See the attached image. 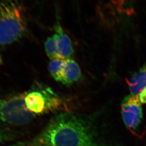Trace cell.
Listing matches in <instances>:
<instances>
[{
  "label": "cell",
  "instance_id": "8992f818",
  "mask_svg": "<svg viewBox=\"0 0 146 146\" xmlns=\"http://www.w3.org/2000/svg\"><path fill=\"white\" fill-rule=\"evenodd\" d=\"M127 84L130 94L137 96L142 104H146V62L131 75Z\"/></svg>",
  "mask_w": 146,
  "mask_h": 146
},
{
  "label": "cell",
  "instance_id": "5b68a950",
  "mask_svg": "<svg viewBox=\"0 0 146 146\" xmlns=\"http://www.w3.org/2000/svg\"><path fill=\"white\" fill-rule=\"evenodd\" d=\"M142 104L137 96L131 94L125 96L122 101V118L125 127L131 131H135L143 119Z\"/></svg>",
  "mask_w": 146,
  "mask_h": 146
},
{
  "label": "cell",
  "instance_id": "7a4b0ae2",
  "mask_svg": "<svg viewBox=\"0 0 146 146\" xmlns=\"http://www.w3.org/2000/svg\"><path fill=\"white\" fill-rule=\"evenodd\" d=\"M27 29L26 18L19 0H0V45L20 40Z\"/></svg>",
  "mask_w": 146,
  "mask_h": 146
},
{
  "label": "cell",
  "instance_id": "30bf717a",
  "mask_svg": "<svg viewBox=\"0 0 146 146\" xmlns=\"http://www.w3.org/2000/svg\"><path fill=\"white\" fill-rule=\"evenodd\" d=\"M44 46L46 53L50 60L59 58L58 46L54 35L47 38Z\"/></svg>",
  "mask_w": 146,
  "mask_h": 146
},
{
  "label": "cell",
  "instance_id": "277c9868",
  "mask_svg": "<svg viewBox=\"0 0 146 146\" xmlns=\"http://www.w3.org/2000/svg\"><path fill=\"white\" fill-rule=\"evenodd\" d=\"M62 98L49 87L41 86L26 92L25 103L27 109L35 115H41L62 108Z\"/></svg>",
  "mask_w": 146,
  "mask_h": 146
},
{
  "label": "cell",
  "instance_id": "52a82bcc",
  "mask_svg": "<svg viewBox=\"0 0 146 146\" xmlns=\"http://www.w3.org/2000/svg\"><path fill=\"white\" fill-rule=\"evenodd\" d=\"M54 29V36L58 46L59 58L68 59L72 58L74 52L72 42L70 37L64 31L58 17Z\"/></svg>",
  "mask_w": 146,
  "mask_h": 146
},
{
  "label": "cell",
  "instance_id": "6da1fadb",
  "mask_svg": "<svg viewBox=\"0 0 146 146\" xmlns=\"http://www.w3.org/2000/svg\"><path fill=\"white\" fill-rule=\"evenodd\" d=\"M8 146H120L107 139L93 117L63 111L52 117L36 136Z\"/></svg>",
  "mask_w": 146,
  "mask_h": 146
},
{
  "label": "cell",
  "instance_id": "8fae6325",
  "mask_svg": "<svg viewBox=\"0 0 146 146\" xmlns=\"http://www.w3.org/2000/svg\"><path fill=\"white\" fill-rule=\"evenodd\" d=\"M11 134L8 133L7 131L0 129V144L7 140L11 139Z\"/></svg>",
  "mask_w": 146,
  "mask_h": 146
},
{
  "label": "cell",
  "instance_id": "9c48e42d",
  "mask_svg": "<svg viewBox=\"0 0 146 146\" xmlns=\"http://www.w3.org/2000/svg\"><path fill=\"white\" fill-rule=\"evenodd\" d=\"M65 59L60 58L50 60L48 65V69L50 76L57 82L61 83L63 69Z\"/></svg>",
  "mask_w": 146,
  "mask_h": 146
},
{
  "label": "cell",
  "instance_id": "3957f363",
  "mask_svg": "<svg viewBox=\"0 0 146 146\" xmlns=\"http://www.w3.org/2000/svg\"><path fill=\"white\" fill-rule=\"evenodd\" d=\"M26 92L14 94L0 99V120L14 125H24L36 116L27 108Z\"/></svg>",
  "mask_w": 146,
  "mask_h": 146
},
{
  "label": "cell",
  "instance_id": "7c38bea8",
  "mask_svg": "<svg viewBox=\"0 0 146 146\" xmlns=\"http://www.w3.org/2000/svg\"><path fill=\"white\" fill-rule=\"evenodd\" d=\"M1 63H2V58H1V55H0V66L1 65Z\"/></svg>",
  "mask_w": 146,
  "mask_h": 146
},
{
  "label": "cell",
  "instance_id": "ba28073f",
  "mask_svg": "<svg viewBox=\"0 0 146 146\" xmlns=\"http://www.w3.org/2000/svg\"><path fill=\"white\" fill-rule=\"evenodd\" d=\"M82 76L81 70L78 62L72 58L65 59L61 84L69 86L78 82Z\"/></svg>",
  "mask_w": 146,
  "mask_h": 146
},
{
  "label": "cell",
  "instance_id": "4fadbf2b",
  "mask_svg": "<svg viewBox=\"0 0 146 146\" xmlns=\"http://www.w3.org/2000/svg\"><path fill=\"white\" fill-rule=\"evenodd\" d=\"M19 1H21V0H19Z\"/></svg>",
  "mask_w": 146,
  "mask_h": 146
}]
</instances>
